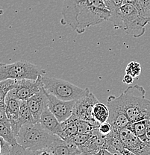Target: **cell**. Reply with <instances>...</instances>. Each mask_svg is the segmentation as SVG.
<instances>
[{"instance_id": "6da1fadb", "label": "cell", "mask_w": 150, "mask_h": 155, "mask_svg": "<svg viewBox=\"0 0 150 155\" xmlns=\"http://www.w3.org/2000/svg\"><path fill=\"white\" fill-rule=\"evenodd\" d=\"M145 95L146 90L140 85L128 87L120 95L131 123L150 119V101Z\"/></svg>"}, {"instance_id": "7a4b0ae2", "label": "cell", "mask_w": 150, "mask_h": 155, "mask_svg": "<svg viewBox=\"0 0 150 155\" xmlns=\"http://www.w3.org/2000/svg\"><path fill=\"white\" fill-rule=\"evenodd\" d=\"M57 135L52 134L40 122L22 125L17 136L18 144L31 151L49 148Z\"/></svg>"}, {"instance_id": "3957f363", "label": "cell", "mask_w": 150, "mask_h": 155, "mask_svg": "<svg viewBox=\"0 0 150 155\" xmlns=\"http://www.w3.org/2000/svg\"><path fill=\"white\" fill-rule=\"evenodd\" d=\"M111 12L104 0H87L78 17V27L75 31L83 34L86 28L109 20Z\"/></svg>"}, {"instance_id": "277c9868", "label": "cell", "mask_w": 150, "mask_h": 155, "mask_svg": "<svg viewBox=\"0 0 150 155\" xmlns=\"http://www.w3.org/2000/svg\"><path fill=\"white\" fill-rule=\"evenodd\" d=\"M42 85L46 93L64 101H76L90 92L88 88H81L67 81L43 75L42 76Z\"/></svg>"}, {"instance_id": "5b68a950", "label": "cell", "mask_w": 150, "mask_h": 155, "mask_svg": "<svg viewBox=\"0 0 150 155\" xmlns=\"http://www.w3.org/2000/svg\"><path fill=\"white\" fill-rule=\"evenodd\" d=\"M46 71L43 68L28 61H17L9 64L0 65V80L8 78L16 80H37L40 75H44Z\"/></svg>"}, {"instance_id": "8992f818", "label": "cell", "mask_w": 150, "mask_h": 155, "mask_svg": "<svg viewBox=\"0 0 150 155\" xmlns=\"http://www.w3.org/2000/svg\"><path fill=\"white\" fill-rule=\"evenodd\" d=\"M122 30L133 38H138L146 31V26L150 22L141 15L139 10L133 5L123 4L120 7Z\"/></svg>"}, {"instance_id": "52a82bcc", "label": "cell", "mask_w": 150, "mask_h": 155, "mask_svg": "<svg viewBox=\"0 0 150 155\" xmlns=\"http://www.w3.org/2000/svg\"><path fill=\"white\" fill-rule=\"evenodd\" d=\"M107 106L110 111V116L108 122L112 125L113 129L119 130L122 127H128L131 122L125 113V107L120 96L117 97L111 95L108 98Z\"/></svg>"}, {"instance_id": "ba28073f", "label": "cell", "mask_w": 150, "mask_h": 155, "mask_svg": "<svg viewBox=\"0 0 150 155\" xmlns=\"http://www.w3.org/2000/svg\"><path fill=\"white\" fill-rule=\"evenodd\" d=\"M87 0H64L61 22L62 25H68L73 30L78 27V17Z\"/></svg>"}, {"instance_id": "9c48e42d", "label": "cell", "mask_w": 150, "mask_h": 155, "mask_svg": "<svg viewBox=\"0 0 150 155\" xmlns=\"http://www.w3.org/2000/svg\"><path fill=\"white\" fill-rule=\"evenodd\" d=\"M42 76L43 75H40L37 80H19L18 85L15 89L11 90L8 93V96L17 98L20 101H27L32 96L41 90L43 87Z\"/></svg>"}, {"instance_id": "30bf717a", "label": "cell", "mask_w": 150, "mask_h": 155, "mask_svg": "<svg viewBox=\"0 0 150 155\" xmlns=\"http://www.w3.org/2000/svg\"><path fill=\"white\" fill-rule=\"evenodd\" d=\"M125 148L138 155H150V145L143 143L128 127L119 129Z\"/></svg>"}, {"instance_id": "8fae6325", "label": "cell", "mask_w": 150, "mask_h": 155, "mask_svg": "<svg viewBox=\"0 0 150 155\" xmlns=\"http://www.w3.org/2000/svg\"><path fill=\"white\" fill-rule=\"evenodd\" d=\"M98 102L99 100L93 93L90 92L87 96L77 100L72 115L78 119H84L93 122H97L93 116V107Z\"/></svg>"}, {"instance_id": "7c38bea8", "label": "cell", "mask_w": 150, "mask_h": 155, "mask_svg": "<svg viewBox=\"0 0 150 155\" xmlns=\"http://www.w3.org/2000/svg\"><path fill=\"white\" fill-rule=\"evenodd\" d=\"M49 100V109L60 122H63L72 115L76 101H64L46 93Z\"/></svg>"}, {"instance_id": "4fadbf2b", "label": "cell", "mask_w": 150, "mask_h": 155, "mask_svg": "<svg viewBox=\"0 0 150 155\" xmlns=\"http://www.w3.org/2000/svg\"><path fill=\"white\" fill-rule=\"evenodd\" d=\"M27 103L36 122H39L42 114L49 108V100L43 87L40 92L28 98Z\"/></svg>"}, {"instance_id": "5bb4252c", "label": "cell", "mask_w": 150, "mask_h": 155, "mask_svg": "<svg viewBox=\"0 0 150 155\" xmlns=\"http://www.w3.org/2000/svg\"><path fill=\"white\" fill-rule=\"evenodd\" d=\"M81 151L85 155H91L99 153L102 149H107L106 135L100 133L99 129L92 132L90 139L83 145L79 147Z\"/></svg>"}, {"instance_id": "9a60e30c", "label": "cell", "mask_w": 150, "mask_h": 155, "mask_svg": "<svg viewBox=\"0 0 150 155\" xmlns=\"http://www.w3.org/2000/svg\"><path fill=\"white\" fill-rule=\"evenodd\" d=\"M53 155H77L82 154L79 147L71 140H63L57 136L49 146Z\"/></svg>"}, {"instance_id": "2e32d148", "label": "cell", "mask_w": 150, "mask_h": 155, "mask_svg": "<svg viewBox=\"0 0 150 155\" xmlns=\"http://www.w3.org/2000/svg\"><path fill=\"white\" fill-rule=\"evenodd\" d=\"M42 126L52 134L57 135L61 137L63 134V128L61 122L58 121L56 116L47 108L42 114L39 122Z\"/></svg>"}, {"instance_id": "e0dca14e", "label": "cell", "mask_w": 150, "mask_h": 155, "mask_svg": "<svg viewBox=\"0 0 150 155\" xmlns=\"http://www.w3.org/2000/svg\"><path fill=\"white\" fill-rule=\"evenodd\" d=\"M106 141L107 150L113 153H121L125 148L118 130L113 129L110 134L106 135Z\"/></svg>"}, {"instance_id": "ac0fdd59", "label": "cell", "mask_w": 150, "mask_h": 155, "mask_svg": "<svg viewBox=\"0 0 150 155\" xmlns=\"http://www.w3.org/2000/svg\"><path fill=\"white\" fill-rule=\"evenodd\" d=\"M77 119L75 116L72 115L69 119L64 122H61L63 128V134L61 138L63 140H70L74 135L77 134L78 131V125H77Z\"/></svg>"}, {"instance_id": "d6986e66", "label": "cell", "mask_w": 150, "mask_h": 155, "mask_svg": "<svg viewBox=\"0 0 150 155\" xmlns=\"http://www.w3.org/2000/svg\"><path fill=\"white\" fill-rule=\"evenodd\" d=\"M149 123L150 119H143V120H140L138 121V122L131 123L128 126V127L135 135L138 136L143 143L149 145L148 144V140L147 137H146V131Z\"/></svg>"}, {"instance_id": "ffe728a7", "label": "cell", "mask_w": 150, "mask_h": 155, "mask_svg": "<svg viewBox=\"0 0 150 155\" xmlns=\"http://www.w3.org/2000/svg\"><path fill=\"white\" fill-rule=\"evenodd\" d=\"M93 116L95 119L100 124L108 122L110 116V111L107 105L101 102H98L93 107Z\"/></svg>"}, {"instance_id": "44dd1931", "label": "cell", "mask_w": 150, "mask_h": 155, "mask_svg": "<svg viewBox=\"0 0 150 155\" xmlns=\"http://www.w3.org/2000/svg\"><path fill=\"white\" fill-rule=\"evenodd\" d=\"M0 137H2L6 142L10 143L12 146L18 144L17 137L11 127V122H7V123L0 122Z\"/></svg>"}, {"instance_id": "7402d4cb", "label": "cell", "mask_w": 150, "mask_h": 155, "mask_svg": "<svg viewBox=\"0 0 150 155\" xmlns=\"http://www.w3.org/2000/svg\"><path fill=\"white\" fill-rule=\"evenodd\" d=\"M19 119H20V122L22 125L36 122L29 107H28L27 101H20V118H19Z\"/></svg>"}, {"instance_id": "603a6c76", "label": "cell", "mask_w": 150, "mask_h": 155, "mask_svg": "<svg viewBox=\"0 0 150 155\" xmlns=\"http://www.w3.org/2000/svg\"><path fill=\"white\" fill-rule=\"evenodd\" d=\"M78 125V131L81 134H91L94 130L99 129L100 123L98 122H90L84 119H78L77 120Z\"/></svg>"}, {"instance_id": "cb8c5ba5", "label": "cell", "mask_w": 150, "mask_h": 155, "mask_svg": "<svg viewBox=\"0 0 150 155\" xmlns=\"http://www.w3.org/2000/svg\"><path fill=\"white\" fill-rule=\"evenodd\" d=\"M18 83L19 80H16V79L8 78L5 79V80H2L0 81V90H2L3 93L8 95V93L11 90H14L17 87Z\"/></svg>"}, {"instance_id": "d4e9b609", "label": "cell", "mask_w": 150, "mask_h": 155, "mask_svg": "<svg viewBox=\"0 0 150 155\" xmlns=\"http://www.w3.org/2000/svg\"><path fill=\"white\" fill-rule=\"evenodd\" d=\"M141 66L140 63L136 62V61H132L127 65L125 68V74L132 75L134 78H138L141 73Z\"/></svg>"}, {"instance_id": "484cf974", "label": "cell", "mask_w": 150, "mask_h": 155, "mask_svg": "<svg viewBox=\"0 0 150 155\" xmlns=\"http://www.w3.org/2000/svg\"><path fill=\"white\" fill-rule=\"evenodd\" d=\"M92 136L91 134H81L78 133L77 134L74 135L72 138L70 139L73 143L78 145V147L83 145L85 143H86L88 140H90Z\"/></svg>"}, {"instance_id": "4316f807", "label": "cell", "mask_w": 150, "mask_h": 155, "mask_svg": "<svg viewBox=\"0 0 150 155\" xmlns=\"http://www.w3.org/2000/svg\"><path fill=\"white\" fill-rule=\"evenodd\" d=\"M140 5L141 15L150 19V0H140Z\"/></svg>"}, {"instance_id": "83f0119b", "label": "cell", "mask_w": 150, "mask_h": 155, "mask_svg": "<svg viewBox=\"0 0 150 155\" xmlns=\"http://www.w3.org/2000/svg\"><path fill=\"white\" fill-rule=\"evenodd\" d=\"M9 155H30V150L25 148L20 144L13 145Z\"/></svg>"}, {"instance_id": "f1b7e54d", "label": "cell", "mask_w": 150, "mask_h": 155, "mask_svg": "<svg viewBox=\"0 0 150 155\" xmlns=\"http://www.w3.org/2000/svg\"><path fill=\"white\" fill-rule=\"evenodd\" d=\"M10 143L6 142L2 137H0V155H9L11 150Z\"/></svg>"}, {"instance_id": "f546056e", "label": "cell", "mask_w": 150, "mask_h": 155, "mask_svg": "<svg viewBox=\"0 0 150 155\" xmlns=\"http://www.w3.org/2000/svg\"><path fill=\"white\" fill-rule=\"evenodd\" d=\"M113 130L112 125L109 123L108 122H104V123L100 124V126L99 127V130L100 133L102 134L103 135H108L110 134Z\"/></svg>"}, {"instance_id": "4dcf8cb0", "label": "cell", "mask_w": 150, "mask_h": 155, "mask_svg": "<svg viewBox=\"0 0 150 155\" xmlns=\"http://www.w3.org/2000/svg\"><path fill=\"white\" fill-rule=\"evenodd\" d=\"M30 155H53V154L51 150L47 148L36 150V151H31L30 150Z\"/></svg>"}, {"instance_id": "1f68e13d", "label": "cell", "mask_w": 150, "mask_h": 155, "mask_svg": "<svg viewBox=\"0 0 150 155\" xmlns=\"http://www.w3.org/2000/svg\"><path fill=\"white\" fill-rule=\"evenodd\" d=\"M123 4H130L133 5L134 6L137 8L140 12V0H124Z\"/></svg>"}, {"instance_id": "d6a6232c", "label": "cell", "mask_w": 150, "mask_h": 155, "mask_svg": "<svg viewBox=\"0 0 150 155\" xmlns=\"http://www.w3.org/2000/svg\"><path fill=\"white\" fill-rule=\"evenodd\" d=\"M134 81V78L132 76V75H128V74H125L124 75L123 79H122V82L124 84H132Z\"/></svg>"}, {"instance_id": "836d02e7", "label": "cell", "mask_w": 150, "mask_h": 155, "mask_svg": "<svg viewBox=\"0 0 150 155\" xmlns=\"http://www.w3.org/2000/svg\"><path fill=\"white\" fill-rule=\"evenodd\" d=\"M99 153L100 155H118L120 154V153H113L107 149H102Z\"/></svg>"}, {"instance_id": "e575fe53", "label": "cell", "mask_w": 150, "mask_h": 155, "mask_svg": "<svg viewBox=\"0 0 150 155\" xmlns=\"http://www.w3.org/2000/svg\"><path fill=\"white\" fill-rule=\"evenodd\" d=\"M121 154L122 155H138L136 154H135V153H133L132 151H129V150L126 149V148H125V149H123L122 151V152H121Z\"/></svg>"}, {"instance_id": "d590c367", "label": "cell", "mask_w": 150, "mask_h": 155, "mask_svg": "<svg viewBox=\"0 0 150 155\" xmlns=\"http://www.w3.org/2000/svg\"><path fill=\"white\" fill-rule=\"evenodd\" d=\"M146 137H147V140H148V144L150 145V123L149 124V125H148L147 128H146Z\"/></svg>"}, {"instance_id": "8d00e7d4", "label": "cell", "mask_w": 150, "mask_h": 155, "mask_svg": "<svg viewBox=\"0 0 150 155\" xmlns=\"http://www.w3.org/2000/svg\"><path fill=\"white\" fill-rule=\"evenodd\" d=\"M104 2H105L106 6L108 8V9L111 10V7H112V0H104Z\"/></svg>"}, {"instance_id": "74e56055", "label": "cell", "mask_w": 150, "mask_h": 155, "mask_svg": "<svg viewBox=\"0 0 150 155\" xmlns=\"http://www.w3.org/2000/svg\"><path fill=\"white\" fill-rule=\"evenodd\" d=\"M91 155H100L99 153H96V154H91Z\"/></svg>"}, {"instance_id": "f35d334b", "label": "cell", "mask_w": 150, "mask_h": 155, "mask_svg": "<svg viewBox=\"0 0 150 155\" xmlns=\"http://www.w3.org/2000/svg\"><path fill=\"white\" fill-rule=\"evenodd\" d=\"M77 155H85V154H77Z\"/></svg>"}, {"instance_id": "ab89813d", "label": "cell", "mask_w": 150, "mask_h": 155, "mask_svg": "<svg viewBox=\"0 0 150 155\" xmlns=\"http://www.w3.org/2000/svg\"><path fill=\"white\" fill-rule=\"evenodd\" d=\"M118 155H122V154H121V153H120V154H119Z\"/></svg>"}]
</instances>
